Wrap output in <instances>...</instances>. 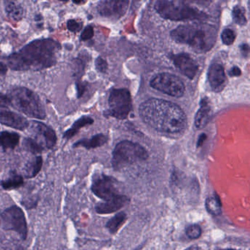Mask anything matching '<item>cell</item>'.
<instances>
[{
    "label": "cell",
    "mask_w": 250,
    "mask_h": 250,
    "mask_svg": "<svg viewBox=\"0 0 250 250\" xmlns=\"http://www.w3.org/2000/svg\"><path fill=\"white\" fill-rule=\"evenodd\" d=\"M60 50L61 45L54 40H35L5 60L8 68L13 71H41L57 64V54Z\"/></svg>",
    "instance_id": "6da1fadb"
},
{
    "label": "cell",
    "mask_w": 250,
    "mask_h": 250,
    "mask_svg": "<svg viewBox=\"0 0 250 250\" xmlns=\"http://www.w3.org/2000/svg\"><path fill=\"white\" fill-rule=\"evenodd\" d=\"M139 114L147 125L160 132L179 133L186 126V117L182 108L170 101L148 100L139 107Z\"/></svg>",
    "instance_id": "7a4b0ae2"
},
{
    "label": "cell",
    "mask_w": 250,
    "mask_h": 250,
    "mask_svg": "<svg viewBox=\"0 0 250 250\" xmlns=\"http://www.w3.org/2000/svg\"><path fill=\"white\" fill-rule=\"evenodd\" d=\"M170 35L176 42L189 45L198 53L209 51L217 41V30L207 23L182 25L172 31Z\"/></svg>",
    "instance_id": "3957f363"
},
{
    "label": "cell",
    "mask_w": 250,
    "mask_h": 250,
    "mask_svg": "<svg viewBox=\"0 0 250 250\" xmlns=\"http://www.w3.org/2000/svg\"><path fill=\"white\" fill-rule=\"evenodd\" d=\"M9 97L11 107L26 117L34 120H44L47 114L45 106L38 94L25 86H16L10 90Z\"/></svg>",
    "instance_id": "277c9868"
},
{
    "label": "cell",
    "mask_w": 250,
    "mask_h": 250,
    "mask_svg": "<svg viewBox=\"0 0 250 250\" xmlns=\"http://www.w3.org/2000/svg\"><path fill=\"white\" fill-rule=\"evenodd\" d=\"M155 9L161 17L171 21L196 20L207 17L201 10L190 7L182 1L158 0L156 2Z\"/></svg>",
    "instance_id": "5b68a950"
},
{
    "label": "cell",
    "mask_w": 250,
    "mask_h": 250,
    "mask_svg": "<svg viewBox=\"0 0 250 250\" xmlns=\"http://www.w3.org/2000/svg\"><path fill=\"white\" fill-rule=\"evenodd\" d=\"M148 157V152L142 146L132 141H121L113 151V166L114 169L119 170L139 160H145Z\"/></svg>",
    "instance_id": "8992f818"
},
{
    "label": "cell",
    "mask_w": 250,
    "mask_h": 250,
    "mask_svg": "<svg viewBox=\"0 0 250 250\" xmlns=\"http://www.w3.org/2000/svg\"><path fill=\"white\" fill-rule=\"evenodd\" d=\"M0 229L5 231L15 232L22 240H26L28 236L27 221L22 208L14 205L1 211Z\"/></svg>",
    "instance_id": "52a82bcc"
},
{
    "label": "cell",
    "mask_w": 250,
    "mask_h": 250,
    "mask_svg": "<svg viewBox=\"0 0 250 250\" xmlns=\"http://www.w3.org/2000/svg\"><path fill=\"white\" fill-rule=\"evenodd\" d=\"M109 108L107 114L118 120H125L132 110V97L126 89H114L109 98Z\"/></svg>",
    "instance_id": "ba28073f"
},
{
    "label": "cell",
    "mask_w": 250,
    "mask_h": 250,
    "mask_svg": "<svg viewBox=\"0 0 250 250\" xmlns=\"http://www.w3.org/2000/svg\"><path fill=\"white\" fill-rule=\"evenodd\" d=\"M151 87L175 98L184 95L185 86L178 76L170 73H160L150 82Z\"/></svg>",
    "instance_id": "9c48e42d"
},
{
    "label": "cell",
    "mask_w": 250,
    "mask_h": 250,
    "mask_svg": "<svg viewBox=\"0 0 250 250\" xmlns=\"http://www.w3.org/2000/svg\"><path fill=\"white\" fill-rule=\"evenodd\" d=\"M91 190L95 196L104 201H107L118 195L115 180L104 174H97L93 176Z\"/></svg>",
    "instance_id": "30bf717a"
},
{
    "label": "cell",
    "mask_w": 250,
    "mask_h": 250,
    "mask_svg": "<svg viewBox=\"0 0 250 250\" xmlns=\"http://www.w3.org/2000/svg\"><path fill=\"white\" fill-rule=\"evenodd\" d=\"M129 3V0H103L97 9L103 17L117 20L126 14Z\"/></svg>",
    "instance_id": "8fae6325"
},
{
    "label": "cell",
    "mask_w": 250,
    "mask_h": 250,
    "mask_svg": "<svg viewBox=\"0 0 250 250\" xmlns=\"http://www.w3.org/2000/svg\"><path fill=\"white\" fill-rule=\"evenodd\" d=\"M0 124L20 131L26 130L30 126L26 117L4 108H0Z\"/></svg>",
    "instance_id": "7c38bea8"
},
{
    "label": "cell",
    "mask_w": 250,
    "mask_h": 250,
    "mask_svg": "<svg viewBox=\"0 0 250 250\" xmlns=\"http://www.w3.org/2000/svg\"><path fill=\"white\" fill-rule=\"evenodd\" d=\"M30 125L34 132L44 140V147L46 149H53L56 146L57 135L54 129L38 120H32Z\"/></svg>",
    "instance_id": "4fadbf2b"
},
{
    "label": "cell",
    "mask_w": 250,
    "mask_h": 250,
    "mask_svg": "<svg viewBox=\"0 0 250 250\" xmlns=\"http://www.w3.org/2000/svg\"><path fill=\"white\" fill-rule=\"evenodd\" d=\"M173 62L178 69L189 79H192L196 76L198 65L196 62L186 54H179L173 56Z\"/></svg>",
    "instance_id": "5bb4252c"
},
{
    "label": "cell",
    "mask_w": 250,
    "mask_h": 250,
    "mask_svg": "<svg viewBox=\"0 0 250 250\" xmlns=\"http://www.w3.org/2000/svg\"><path fill=\"white\" fill-rule=\"evenodd\" d=\"M129 201L128 197L117 195L104 202L97 204L95 207V211L99 214H112L124 207Z\"/></svg>",
    "instance_id": "9a60e30c"
},
{
    "label": "cell",
    "mask_w": 250,
    "mask_h": 250,
    "mask_svg": "<svg viewBox=\"0 0 250 250\" xmlns=\"http://www.w3.org/2000/svg\"><path fill=\"white\" fill-rule=\"evenodd\" d=\"M208 81L211 87L215 92H221L227 83L224 67L220 64H213L208 70Z\"/></svg>",
    "instance_id": "2e32d148"
},
{
    "label": "cell",
    "mask_w": 250,
    "mask_h": 250,
    "mask_svg": "<svg viewBox=\"0 0 250 250\" xmlns=\"http://www.w3.org/2000/svg\"><path fill=\"white\" fill-rule=\"evenodd\" d=\"M21 135L16 132L4 130L0 132V146L4 151L13 150L20 143Z\"/></svg>",
    "instance_id": "e0dca14e"
},
{
    "label": "cell",
    "mask_w": 250,
    "mask_h": 250,
    "mask_svg": "<svg viewBox=\"0 0 250 250\" xmlns=\"http://www.w3.org/2000/svg\"><path fill=\"white\" fill-rule=\"evenodd\" d=\"M108 141V138L104 134H98L94 135L91 138H84L80 141H76L73 145V148H77L79 147H84L87 149L98 148L102 146Z\"/></svg>",
    "instance_id": "ac0fdd59"
},
{
    "label": "cell",
    "mask_w": 250,
    "mask_h": 250,
    "mask_svg": "<svg viewBox=\"0 0 250 250\" xmlns=\"http://www.w3.org/2000/svg\"><path fill=\"white\" fill-rule=\"evenodd\" d=\"M211 117V108L208 105V103L205 99L203 100L201 102V107L199 111L197 113L195 117V126L198 129H202L205 127L207 124L209 123Z\"/></svg>",
    "instance_id": "d6986e66"
},
{
    "label": "cell",
    "mask_w": 250,
    "mask_h": 250,
    "mask_svg": "<svg viewBox=\"0 0 250 250\" xmlns=\"http://www.w3.org/2000/svg\"><path fill=\"white\" fill-rule=\"evenodd\" d=\"M93 123V119L88 117V116H83V117H80L74 122V123L72 125L71 127L65 131L63 135V139H71L79 132V129L85 127V126L92 125Z\"/></svg>",
    "instance_id": "ffe728a7"
},
{
    "label": "cell",
    "mask_w": 250,
    "mask_h": 250,
    "mask_svg": "<svg viewBox=\"0 0 250 250\" xmlns=\"http://www.w3.org/2000/svg\"><path fill=\"white\" fill-rule=\"evenodd\" d=\"M44 165V159L42 156L38 155L31 159L24 167V175L23 177L26 179H33L36 177Z\"/></svg>",
    "instance_id": "44dd1931"
},
{
    "label": "cell",
    "mask_w": 250,
    "mask_h": 250,
    "mask_svg": "<svg viewBox=\"0 0 250 250\" xmlns=\"http://www.w3.org/2000/svg\"><path fill=\"white\" fill-rule=\"evenodd\" d=\"M24 185V178L22 175L18 174L16 171H11L10 176L0 182L1 188L4 190L10 191L19 189Z\"/></svg>",
    "instance_id": "7402d4cb"
},
{
    "label": "cell",
    "mask_w": 250,
    "mask_h": 250,
    "mask_svg": "<svg viewBox=\"0 0 250 250\" xmlns=\"http://www.w3.org/2000/svg\"><path fill=\"white\" fill-rule=\"evenodd\" d=\"M22 146L25 151L32 154H41L45 150V147L41 143L31 137L23 138Z\"/></svg>",
    "instance_id": "603a6c76"
},
{
    "label": "cell",
    "mask_w": 250,
    "mask_h": 250,
    "mask_svg": "<svg viewBox=\"0 0 250 250\" xmlns=\"http://www.w3.org/2000/svg\"><path fill=\"white\" fill-rule=\"evenodd\" d=\"M126 219H127V215H126V213H118L107 222V224H106V228L108 229L110 233L114 234V233H117L119 229L123 226L125 222L126 221Z\"/></svg>",
    "instance_id": "cb8c5ba5"
},
{
    "label": "cell",
    "mask_w": 250,
    "mask_h": 250,
    "mask_svg": "<svg viewBox=\"0 0 250 250\" xmlns=\"http://www.w3.org/2000/svg\"><path fill=\"white\" fill-rule=\"evenodd\" d=\"M205 207L208 213L213 216H219L222 213V204L218 196L210 197L205 201Z\"/></svg>",
    "instance_id": "d4e9b609"
},
{
    "label": "cell",
    "mask_w": 250,
    "mask_h": 250,
    "mask_svg": "<svg viewBox=\"0 0 250 250\" xmlns=\"http://www.w3.org/2000/svg\"><path fill=\"white\" fill-rule=\"evenodd\" d=\"M5 10L7 16L12 20L19 21L23 17V8L21 6L15 4L13 1H10L6 4Z\"/></svg>",
    "instance_id": "484cf974"
},
{
    "label": "cell",
    "mask_w": 250,
    "mask_h": 250,
    "mask_svg": "<svg viewBox=\"0 0 250 250\" xmlns=\"http://www.w3.org/2000/svg\"><path fill=\"white\" fill-rule=\"evenodd\" d=\"M233 20L237 24L241 26H245L248 23V20L246 18V11L243 7L240 5H236L233 7Z\"/></svg>",
    "instance_id": "4316f807"
},
{
    "label": "cell",
    "mask_w": 250,
    "mask_h": 250,
    "mask_svg": "<svg viewBox=\"0 0 250 250\" xmlns=\"http://www.w3.org/2000/svg\"><path fill=\"white\" fill-rule=\"evenodd\" d=\"M85 64L83 60L80 58L75 59L72 64V76L74 78L75 80H81V78L83 76L84 70H85Z\"/></svg>",
    "instance_id": "83f0119b"
},
{
    "label": "cell",
    "mask_w": 250,
    "mask_h": 250,
    "mask_svg": "<svg viewBox=\"0 0 250 250\" xmlns=\"http://www.w3.org/2000/svg\"><path fill=\"white\" fill-rule=\"evenodd\" d=\"M186 234L190 239H198L202 235V229L198 225H191L186 228Z\"/></svg>",
    "instance_id": "f1b7e54d"
},
{
    "label": "cell",
    "mask_w": 250,
    "mask_h": 250,
    "mask_svg": "<svg viewBox=\"0 0 250 250\" xmlns=\"http://www.w3.org/2000/svg\"><path fill=\"white\" fill-rule=\"evenodd\" d=\"M236 37L234 31L230 29H226L222 33V41L226 45H230L234 42Z\"/></svg>",
    "instance_id": "f546056e"
},
{
    "label": "cell",
    "mask_w": 250,
    "mask_h": 250,
    "mask_svg": "<svg viewBox=\"0 0 250 250\" xmlns=\"http://www.w3.org/2000/svg\"><path fill=\"white\" fill-rule=\"evenodd\" d=\"M83 23L74 19H70L67 22V28L70 32H78L82 29Z\"/></svg>",
    "instance_id": "4dcf8cb0"
},
{
    "label": "cell",
    "mask_w": 250,
    "mask_h": 250,
    "mask_svg": "<svg viewBox=\"0 0 250 250\" xmlns=\"http://www.w3.org/2000/svg\"><path fill=\"white\" fill-rule=\"evenodd\" d=\"M86 82H82V80L76 81V98L78 99L82 98L87 90Z\"/></svg>",
    "instance_id": "1f68e13d"
},
{
    "label": "cell",
    "mask_w": 250,
    "mask_h": 250,
    "mask_svg": "<svg viewBox=\"0 0 250 250\" xmlns=\"http://www.w3.org/2000/svg\"><path fill=\"white\" fill-rule=\"evenodd\" d=\"M95 68L100 73H105L108 69V64L107 61L101 57H98L95 60Z\"/></svg>",
    "instance_id": "d6a6232c"
},
{
    "label": "cell",
    "mask_w": 250,
    "mask_h": 250,
    "mask_svg": "<svg viewBox=\"0 0 250 250\" xmlns=\"http://www.w3.org/2000/svg\"><path fill=\"white\" fill-rule=\"evenodd\" d=\"M94 36V29L92 26H88L81 35V40L83 41H89Z\"/></svg>",
    "instance_id": "836d02e7"
},
{
    "label": "cell",
    "mask_w": 250,
    "mask_h": 250,
    "mask_svg": "<svg viewBox=\"0 0 250 250\" xmlns=\"http://www.w3.org/2000/svg\"><path fill=\"white\" fill-rule=\"evenodd\" d=\"M11 107V100L7 94L0 92V108H7Z\"/></svg>",
    "instance_id": "e575fe53"
},
{
    "label": "cell",
    "mask_w": 250,
    "mask_h": 250,
    "mask_svg": "<svg viewBox=\"0 0 250 250\" xmlns=\"http://www.w3.org/2000/svg\"><path fill=\"white\" fill-rule=\"evenodd\" d=\"M181 1H189V2L196 3V4H204V5H208L211 3V0H181Z\"/></svg>",
    "instance_id": "d590c367"
},
{
    "label": "cell",
    "mask_w": 250,
    "mask_h": 250,
    "mask_svg": "<svg viewBox=\"0 0 250 250\" xmlns=\"http://www.w3.org/2000/svg\"><path fill=\"white\" fill-rule=\"evenodd\" d=\"M8 71V67L7 64H4L2 62H0V76H6Z\"/></svg>",
    "instance_id": "8d00e7d4"
},
{
    "label": "cell",
    "mask_w": 250,
    "mask_h": 250,
    "mask_svg": "<svg viewBox=\"0 0 250 250\" xmlns=\"http://www.w3.org/2000/svg\"><path fill=\"white\" fill-rule=\"evenodd\" d=\"M241 74H242V71H241L240 68H239L238 67H233L229 71V75L230 76H239Z\"/></svg>",
    "instance_id": "74e56055"
},
{
    "label": "cell",
    "mask_w": 250,
    "mask_h": 250,
    "mask_svg": "<svg viewBox=\"0 0 250 250\" xmlns=\"http://www.w3.org/2000/svg\"><path fill=\"white\" fill-rule=\"evenodd\" d=\"M241 50H242V52L244 56H248L250 51L249 45L248 44H243L241 46Z\"/></svg>",
    "instance_id": "f35d334b"
},
{
    "label": "cell",
    "mask_w": 250,
    "mask_h": 250,
    "mask_svg": "<svg viewBox=\"0 0 250 250\" xmlns=\"http://www.w3.org/2000/svg\"><path fill=\"white\" fill-rule=\"evenodd\" d=\"M207 136L205 134H202V135L200 136L199 139L198 141V144H197V146L200 147L204 144V141L206 139Z\"/></svg>",
    "instance_id": "ab89813d"
},
{
    "label": "cell",
    "mask_w": 250,
    "mask_h": 250,
    "mask_svg": "<svg viewBox=\"0 0 250 250\" xmlns=\"http://www.w3.org/2000/svg\"><path fill=\"white\" fill-rule=\"evenodd\" d=\"M72 1L76 4H82L85 3V0H72Z\"/></svg>",
    "instance_id": "60d3db41"
},
{
    "label": "cell",
    "mask_w": 250,
    "mask_h": 250,
    "mask_svg": "<svg viewBox=\"0 0 250 250\" xmlns=\"http://www.w3.org/2000/svg\"><path fill=\"white\" fill-rule=\"evenodd\" d=\"M35 21H41L42 20V16L41 15H38V16H35Z\"/></svg>",
    "instance_id": "b9f144b4"
},
{
    "label": "cell",
    "mask_w": 250,
    "mask_h": 250,
    "mask_svg": "<svg viewBox=\"0 0 250 250\" xmlns=\"http://www.w3.org/2000/svg\"><path fill=\"white\" fill-rule=\"evenodd\" d=\"M59 1H68V0H59Z\"/></svg>",
    "instance_id": "7bdbcfd3"
},
{
    "label": "cell",
    "mask_w": 250,
    "mask_h": 250,
    "mask_svg": "<svg viewBox=\"0 0 250 250\" xmlns=\"http://www.w3.org/2000/svg\"><path fill=\"white\" fill-rule=\"evenodd\" d=\"M232 250V249H230V250Z\"/></svg>",
    "instance_id": "ee69618b"
}]
</instances>
